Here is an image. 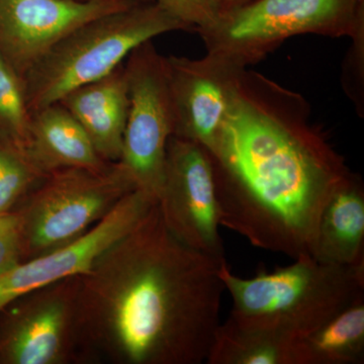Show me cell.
I'll return each mask as SVG.
<instances>
[{
    "instance_id": "1",
    "label": "cell",
    "mask_w": 364,
    "mask_h": 364,
    "mask_svg": "<svg viewBox=\"0 0 364 364\" xmlns=\"http://www.w3.org/2000/svg\"><path fill=\"white\" fill-rule=\"evenodd\" d=\"M208 151L221 227L263 250L311 256L321 215L351 170L305 97L246 68Z\"/></svg>"
},
{
    "instance_id": "2",
    "label": "cell",
    "mask_w": 364,
    "mask_h": 364,
    "mask_svg": "<svg viewBox=\"0 0 364 364\" xmlns=\"http://www.w3.org/2000/svg\"><path fill=\"white\" fill-rule=\"evenodd\" d=\"M220 267L178 240L155 203L75 277L81 350L122 364L203 363L226 291Z\"/></svg>"
},
{
    "instance_id": "3",
    "label": "cell",
    "mask_w": 364,
    "mask_h": 364,
    "mask_svg": "<svg viewBox=\"0 0 364 364\" xmlns=\"http://www.w3.org/2000/svg\"><path fill=\"white\" fill-rule=\"evenodd\" d=\"M293 264L244 279L220 267L237 324L296 339L364 299V263L337 265L301 256Z\"/></svg>"
},
{
    "instance_id": "4",
    "label": "cell",
    "mask_w": 364,
    "mask_h": 364,
    "mask_svg": "<svg viewBox=\"0 0 364 364\" xmlns=\"http://www.w3.org/2000/svg\"><path fill=\"white\" fill-rule=\"evenodd\" d=\"M188 31L154 1L107 14L66 36L21 79L31 112L109 75L136 48L158 36Z\"/></svg>"
},
{
    "instance_id": "5",
    "label": "cell",
    "mask_w": 364,
    "mask_h": 364,
    "mask_svg": "<svg viewBox=\"0 0 364 364\" xmlns=\"http://www.w3.org/2000/svg\"><path fill=\"white\" fill-rule=\"evenodd\" d=\"M364 25V0H251L200 32L207 52L248 67L294 36L350 38Z\"/></svg>"
},
{
    "instance_id": "6",
    "label": "cell",
    "mask_w": 364,
    "mask_h": 364,
    "mask_svg": "<svg viewBox=\"0 0 364 364\" xmlns=\"http://www.w3.org/2000/svg\"><path fill=\"white\" fill-rule=\"evenodd\" d=\"M135 189L119 162L102 169L67 168L47 174L20 210L23 261L82 236Z\"/></svg>"
},
{
    "instance_id": "7",
    "label": "cell",
    "mask_w": 364,
    "mask_h": 364,
    "mask_svg": "<svg viewBox=\"0 0 364 364\" xmlns=\"http://www.w3.org/2000/svg\"><path fill=\"white\" fill-rule=\"evenodd\" d=\"M124 69L130 105L117 162L128 172L136 188L158 203L167 145L173 135L166 57L149 41L129 55Z\"/></svg>"
},
{
    "instance_id": "8",
    "label": "cell",
    "mask_w": 364,
    "mask_h": 364,
    "mask_svg": "<svg viewBox=\"0 0 364 364\" xmlns=\"http://www.w3.org/2000/svg\"><path fill=\"white\" fill-rule=\"evenodd\" d=\"M158 205L178 240L220 264L226 262L214 166L205 147L174 136L169 139Z\"/></svg>"
},
{
    "instance_id": "9",
    "label": "cell",
    "mask_w": 364,
    "mask_h": 364,
    "mask_svg": "<svg viewBox=\"0 0 364 364\" xmlns=\"http://www.w3.org/2000/svg\"><path fill=\"white\" fill-rule=\"evenodd\" d=\"M0 333V359L9 364H61L80 349L75 277L16 299Z\"/></svg>"
},
{
    "instance_id": "10",
    "label": "cell",
    "mask_w": 364,
    "mask_h": 364,
    "mask_svg": "<svg viewBox=\"0 0 364 364\" xmlns=\"http://www.w3.org/2000/svg\"><path fill=\"white\" fill-rule=\"evenodd\" d=\"M173 135L210 149L247 67L219 54L203 58L166 57Z\"/></svg>"
},
{
    "instance_id": "11",
    "label": "cell",
    "mask_w": 364,
    "mask_h": 364,
    "mask_svg": "<svg viewBox=\"0 0 364 364\" xmlns=\"http://www.w3.org/2000/svg\"><path fill=\"white\" fill-rule=\"evenodd\" d=\"M136 4L126 0H0V55L23 79L73 31Z\"/></svg>"
},
{
    "instance_id": "12",
    "label": "cell",
    "mask_w": 364,
    "mask_h": 364,
    "mask_svg": "<svg viewBox=\"0 0 364 364\" xmlns=\"http://www.w3.org/2000/svg\"><path fill=\"white\" fill-rule=\"evenodd\" d=\"M156 203L147 193L135 189L82 236L0 274V311L26 294L87 272Z\"/></svg>"
},
{
    "instance_id": "13",
    "label": "cell",
    "mask_w": 364,
    "mask_h": 364,
    "mask_svg": "<svg viewBox=\"0 0 364 364\" xmlns=\"http://www.w3.org/2000/svg\"><path fill=\"white\" fill-rule=\"evenodd\" d=\"M59 102L82 127L102 160L121 159L130 105L124 63L109 75L71 91Z\"/></svg>"
},
{
    "instance_id": "14",
    "label": "cell",
    "mask_w": 364,
    "mask_h": 364,
    "mask_svg": "<svg viewBox=\"0 0 364 364\" xmlns=\"http://www.w3.org/2000/svg\"><path fill=\"white\" fill-rule=\"evenodd\" d=\"M26 158L43 176L67 168L102 169L100 158L82 127L60 102L32 112Z\"/></svg>"
},
{
    "instance_id": "15",
    "label": "cell",
    "mask_w": 364,
    "mask_h": 364,
    "mask_svg": "<svg viewBox=\"0 0 364 364\" xmlns=\"http://www.w3.org/2000/svg\"><path fill=\"white\" fill-rule=\"evenodd\" d=\"M311 256L331 264H363L364 186L358 174L351 171L326 205Z\"/></svg>"
},
{
    "instance_id": "16",
    "label": "cell",
    "mask_w": 364,
    "mask_h": 364,
    "mask_svg": "<svg viewBox=\"0 0 364 364\" xmlns=\"http://www.w3.org/2000/svg\"><path fill=\"white\" fill-rule=\"evenodd\" d=\"M293 364L364 363V299L305 336L294 339Z\"/></svg>"
},
{
    "instance_id": "17",
    "label": "cell",
    "mask_w": 364,
    "mask_h": 364,
    "mask_svg": "<svg viewBox=\"0 0 364 364\" xmlns=\"http://www.w3.org/2000/svg\"><path fill=\"white\" fill-rule=\"evenodd\" d=\"M293 340L237 324L228 318L218 326L208 364H293Z\"/></svg>"
},
{
    "instance_id": "18",
    "label": "cell",
    "mask_w": 364,
    "mask_h": 364,
    "mask_svg": "<svg viewBox=\"0 0 364 364\" xmlns=\"http://www.w3.org/2000/svg\"><path fill=\"white\" fill-rule=\"evenodd\" d=\"M31 122L21 79L0 55V143L26 158Z\"/></svg>"
},
{
    "instance_id": "19",
    "label": "cell",
    "mask_w": 364,
    "mask_h": 364,
    "mask_svg": "<svg viewBox=\"0 0 364 364\" xmlns=\"http://www.w3.org/2000/svg\"><path fill=\"white\" fill-rule=\"evenodd\" d=\"M44 176L25 156L0 143V214L11 212Z\"/></svg>"
},
{
    "instance_id": "20",
    "label": "cell",
    "mask_w": 364,
    "mask_h": 364,
    "mask_svg": "<svg viewBox=\"0 0 364 364\" xmlns=\"http://www.w3.org/2000/svg\"><path fill=\"white\" fill-rule=\"evenodd\" d=\"M154 2L188 31L198 33L214 26L224 13L223 0H154Z\"/></svg>"
},
{
    "instance_id": "21",
    "label": "cell",
    "mask_w": 364,
    "mask_h": 364,
    "mask_svg": "<svg viewBox=\"0 0 364 364\" xmlns=\"http://www.w3.org/2000/svg\"><path fill=\"white\" fill-rule=\"evenodd\" d=\"M351 45L342 66L341 85L356 112L364 117V25L351 36Z\"/></svg>"
},
{
    "instance_id": "22",
    "label": "cell",
    "mask_w": 364,
    "mask_h": 364,
    "mask_svg": "<svg viewBox=\"0 0 364 364\" xmlns=\"http://www.w3.org/2000/svg\"><path fill=\"white\" fill-rule=\"evenodd\" d=\"M23 219L20 212L0 214V274L23 262Z\"/></svg>"
},
{
    "instance_id": "23",
    "label": "cell",
    "mask_w": 364,
    "mask_h": 364,
    "mask_svg": "<svg viewBox=\"0 0 364 364\" xmlns=\"http://www.w3.org/2000/svg\"><path fill=\"white\" fill-rule=\"evenodd\" d=\"M249 1H251V0H223V9H224L225 13V11H229V9L240 6L242 4H247Z\"/></svg>"
},
{
    "instance_id": "24",
    "label": "cell",
    "mask_w": 364,
    "mask_h": 364,
    "mask_svg": "<svg viewBox=\"0 0 364 364\" xmlns=\"http://www.w3.org/2000/svg\"><path fill=\"white\" fill-rule=\"evenodd\" d=\"M126 1L133 2V4H144V2L151 1V0H126Z\"/></svg>"
}]
</instances>
